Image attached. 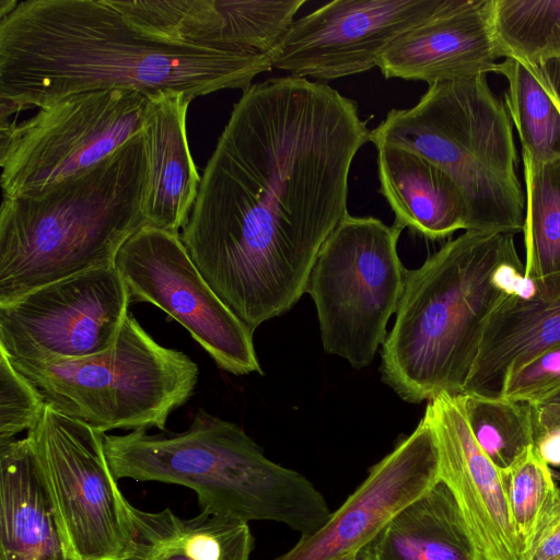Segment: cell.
I'll return each mask as SVG.
<instances>
[{"label":"cell","instance_id":"d4e9b609","mask_svg":"<svg viewBox=\"0 0 560 560\" xmlns=\"http://www.w3.org/2000/svg\"><path fill=\"white\" fill-rule=\"evenodd\" d=\"M490 19L500 58L530 67L560 58V0H491Z\"/></svg>","mask_w":560,"mask_h":560},{"label":"cell","instance_id":"6da1fadb","mask_svg":"<svg viewBox=\"0 0 560 560\" xmlns=\"http://www.w3.org/2000/svg\"><path fill=\"white\" fill-rule=\"evenodd\" d=\"M370 131L355 101L291 74L252 84L234 104L180 238L252 330L306 293L322 246L349 214V173Z\"/></svg>","mask_w":560,"mask_h":560},{"label":"cell","instance_id":"ac0fdd59","mask_svg":"<svg viewBox=\"0 0 560 560\" xmlns=\"http://www.w3.org/2000/svg\"><path fill=\"white\" fill-rule=\"evenodd\" d=\"M191 101L179 92L148 97L142 130L147 155L142 211L148 224L175 233L188 222L201 183L186 132Z\"/></svg>","mask_w":560,"mask_h":560},{"label":"cell","instance_id":"83f0119b","mask_svg":"<svg viewBox=\"0 0 560 560\" xmlns=\"http://www.w3.org/2000/svg\"><path fill=\"white\" fill-rule=\"evenodd\" d=\"M504 470L513 525L525 560L559 498L560 488L551 467L535 446L528 447Z\"/></svg>","mask_w":560,"mask_h":560},{"label":"cell","instance_id":"8fae6325","mask_svg":"<svg viewBox=\"0 0 560 560\" xmlns=\"http://www.w3.org/2000/svg\"><path fill=\"white\" fill-rule=\"evenodd\" d=\"M115 267L131 301L151 303L177 320L221 370L262 374L254 330L210 288L179 233L145 224L121 246Z\"/></svg>","mask_w":560,"mask_h":560},{"label":"cell","instance_id":"4316f807","mask_svg":"<svg viewBox=\"0 0 560 560\" xmlns=\"http://www.w3.org/2000/svg\"><path fill=\"white\" fill-rule=\"evenodd\" d=\"M458 396L476 441L499 468L506 469L534 446L530 402L474 394Z\"/></svg>","mask_w":560,"mask_h":560},{"label":"cell","instance_id":"836d02e7","mask_svg":"<svg viewBox=\"0 0 560 560\" xmlns=\"http://www.w3.org/2000/svg\"><path fill=\"white\" fill-rule=\"evenodd\" d=\"M534 446L549 466H560V429H551L535 438Z\"/></svg>","mask_w":560,"mask_h":560},{"label":"cell","instance_id":"4dcf8cb0","mask_svg":"<svg viewBox=\"0 0 560 560\" xmlns=\"http://www.w3.org/2000/svg\"><path fill=\"white\" fill-rule=\"evenodd\" d=\"M558 389H560V343L511 373L505 381L501 397L536 402Z\"/></svg>","mask_w":560,"mask_h":560},{"label":"cell","instance_id":"5bb4252c","mask_svg":"<svg viewBox=\"0 0 560 560\" xmlns=\"http://www.w3.org/2000/svg\"><path fill=\"white\" fill-rule=\"evenodd\" d=\"M439 479L435 436L427 413L413 432L373 465L326 524L272 560H332L370 544Z\"/></svg>","mask_w":560,"mask_h":560},{"label":"cell","instance_id":"277c9868","mask_svg":"<svg viewBox=\"0 0 560 560\" xmlns=\"http://www.w3.org/2000/svg\"><path fill=\"white\" fill-rule=\"evenodd\" d=\"M143 132L94 167L39 191L2 198L0 305L50 282L115 266L148 224Z\"/></svg>","mask_w":560,"mask_h":560},{"label":"cell","instance_id":"d590c367","mask_svg":"<svg viewBox=\"0 0 560 560\" xmlns=\"http://www.w3.org/2000/svg\"><path fill=\"white\" fill-rule=\"evenodd\" d=\"M332 560H373L371 545L368 544L359 550L348 552Z\"/></svg>","mask_w":560,"mask_h":560},{"label":"cell","instance_id":"30bf717a","mask_svg":"<svg viewBox=\"0 0 560 560\" xmlns=\"http://www.w3.org/2000/svg\"><path fill=\"white\" fill-rule=\"evenodd\" d=\"M148 97L136 90L91 91L0 122L2 198L39 191L85 172L142 132Z\"/></svg>","mask_w":560,"mask_h":560},{"label":"cell","instance_id":"f1b7e54d","mask_svg":"<svg viewBox=\"0 0 560 560\" xmlns=\"http://www.w3.org/2000/svg\"><path fill=\"white\" fill-rule=\"evenodd\" d=\"M306 0H217L224 46L268 55Z\"/></svg>","mask_w":560,"mask_h":560},{"label":"cell","instance_id":"f546056e","mask_svg":"<svg viewBox=\"0 0 560 560\" xmlns=\"http://www.w3.org/2000/svg\"><path fill=\"white\" fill-rule=\"evenodd\" d=\"M45 406L39 390L0 351V443L28 431L39 420Z\"/></svg>","mask_w":560,"mask_h":560},{"label":"cell","instance_id":"cb8c5ba5","mask_svg":"<svg viewBox=\"0 0 560 560\" xmlns=\"http://www.w3.org/2000/svg\"><path fill=\"white\" fill-rule=\"evenodd\" d=\"M522 158L526 187L525 277L541 281L560 276V159L534 163Z\"/></svg>","mask_w":560,"mask_h":560},{"label":"cell","instance_id":"7a4b0ae2","mask_svg":"<svg viewBox=\"0 0 560 560\" xmlns=\"http://www.w3.org/2000/svg\"><path fill=\"white\" fill-rule=\"evenodd\" d=\"M271 68L268 55L149 37L106 0H24L0 19V98L19 112L114 89L194 100Z\"/></svg>","mask_w":560,"mask_h":560},{"label":"cell","instance_id":"e575fe53","mask_svg":"<svg viewBox=\"0 0 560 560\" xmlns=\"http://www.w3.org/2000/svg\"><path fill=\"white\" fill-rule=\"evenodd\" d=\"M530 68L544 82L560 109V58L551 59L541 66Z\"/></svg>","mask_w":560,"mask_h":560},{"label":"cell","instance_id":"603a6c76","mask_svg":"<svg viewBox=\"0 0 560 560\" xmlns=\"http://www.w3.org/2000/svg\"><path fill=\"white\" fill-rule=\"evenodd\" d=\"M495 73L508 81L504 105L516 128L522 155L534 163L560 159V110L540 78L513 58L498 62Z\"/></svg>","mask_w":560,"mask_h":560},{"label":"cell","instance_id":"9a60e30c","mask_svg":"<svg viewBox=\"0 0 560 560\" xmlns=\"http://www.w3.org/2000/svg\"><path fill=\"white\" fill-rule=\"evenodd\" d=\"M439 479L453 494L475 552V560H523L513 525L505 470L476 441L458 395L440 393L428 400Z\"/></svg>","mask_w":560,"mask_h":560},{"label":"cell","instance_id":"44dd1931","mask_svg":"<svg viewBox=\"0 0 560 560\" xmlns=\"http://www.w3.org/2000/svg\"><path fill=\"white\" fill-rule=\"evenodd\" d=\"M127 511L128 560H250L255 540L245 521L207 512L184 518L170 508L149 512L129 501Z\"/></svg>","mask_w":560,"mask_h":560},{"label":"cell","instance_id":"d6a6232c","mask_svg":"<svg viewBox=\"0 0 560 560\" xmlns=\"http://www.w3.org/2000/svg\"><path fill=\"white\" fill-rule=\"evenodd\" d=\"M530 404L535 438L544 431L560 429V389L542 400Z\"/></svg>","mask_w":560,"mask_h":560},{"label":"cell","instance_id":"3957f363","mask_svg":"<svg viewBox=\"0 0 560 560\" xmlns=\"http://www.w3.org/2000/svg\"><path fill=\"white\" fill-rule=\"evenodd\" d=\"M525 280L512 233L465 231L446 242L407 272L382 348L383 382L411 404L462 394L488 318Z\"/></svg>","mask_w":560,"mask_h":560},{"label":"cell","instance_id":"8d00e7d4","mask_svg":"<svg viewBox=\"0 0 560 560\" xmlns=\"http://www.w3.org/2000/svg\"><path fill=\"white\" fill-rule=\"evenodd\" d=\"M18 4L16 0H0V19L11 13Z\"/></svg>","mask_w":560,"mask_h":560},{"label":"cell","instance_id":"4fadbf2b","mask_svg":"<svg viewBox=\"0 0 560 560\" xmlns=\"http://www.w3.org/2000/svg\"><path fill=\"white\" fill-rule=\"evenodd\" d=\"M447 0H335L294 20L271 52L272 68L335 80L378 67L386 47Z\"/></svg>","mask_w":560,"mask_h":560},{"label":"cell","instance_id":"7402d4cb","mask_svg":"<svg viewBox=\"0 0 560 560\" xmlns=\"http://www.w3.org/2000/svg\"><path fill=\"white\" fill-rule=\"evenodd\" d=\"M373 560H475L460 510L439 481L370 542Z\"/></svg>","mask_w":560,"mask_h":560},{"label":"cell","instance_id":"1f68e13d","mask_svg":"<svg viewBox=\"0 0 560 560\" xmlns=\"http://www.w3.org/2000/svg\"><path fill=\"white\" fill-rule=\"evenodd\" d=\"M525 560H560V494Z\"/></svg>","mask_w":560,"mask_h":560},{"label":"cell","instance_id":"9c48e42d","mask_svg":"<svg viewBox=\"0 0 560 560\" xmlns=\"http://www.w3.org/2000/svg\"><path fill=\"white\" fill-rule=\"evenodd\" d=\"M104 434L46 404L27 431L68 560H128V500L109 467Z\"/></svg>","mask_w":560,"mask_h":560},{"label":"cell","instance_id":"8992f818","mask_svg":"<svg viewBox=\"0 0 560 560\" xmlns=\"http://www.w3.org/2000/svg\"><path fill=\"white\" fill-rule=\"evenodd\" d=\"M512 125L487 74H478L429 85L412 107L389 110L370 141L417 153L445 172L465 198L467 231L515 235L525 197Z\"/></svg>","mask_w":560,"mask_h":560},{"label":"cell","instance_id":"484cf974","mask_svg":"<svg viewBox=\"0 0 560 560\" xmlns=\"http://www.w3.org/2000/svg\"><path fill=\"white\" fill-rule=\"evenodd\" d=\"M138 32L165 42L220 46L217 0H106Z\"/></svg>","mask_w":560,"mask_h":560},{"label":"cell","instance_id":"2e32d148","mask_svg":"<svg viewBox=\"0 0 560 560\" xmlns=\"http://www.w3.org/2000/svg\"><path fill=\"white\" fill-rule=\"evenodd\" d=\"M491 0H447L430 19L406 31L383 51L386 79L428 85L487 74L500 58L491 27Z\"/></svg>","mask_w":560,"mask_h":560},{"label":"cell","instance_id":"5b68a950","mask_svg":"<svg viewBox=\"0 0 560 560\" xmlns=\"http://www.w3.org/2000/svg\"><path fill=\"white\" fill-rule=\"evenodd\" d=\"M114 477L179 485L197 494L200 512L245 521H269L308 536L331 511L301 472L281 466L237 424L199 408L180 433L139 429L104 434Z\"/></svg>","mask_w":560,"mask_h":560},{"label":"cell","instance_id":"d6986e66","mask_svg":"<svg viewBox=\"0 0 560 560\" xmlns=\"http://www.w3.org/2000/svg\"><path fill=\"white\" fill-rule=\"evenodd\" d=\"M380 191L400 226L430 240L468 229L465 198L440 167L411 151L377 145Z\"/></svg>","mask_w":560,"mask_h":560},{"label":"cell","instance_id":"ba28073f","mask_svg":"<svg viewBox=\"0 0 560 560\" xmlns=\"http://www.w3.org/2000/svg\"><path fill=\"white\" fill-rule=\"evenodd\" d=\"M402 230L396 222L388 226L374 217L348 214L311 271L306 293L316 306L323 347L354 369L374 360L402 295L408 272L397 253Z\"/></svg>","mask_w":560,"mask_h":560},{"label":"cell","instance_id":"7c38bea8","mask_svg":"<svg viewBox=\"0 0 560 560\" xmlns=\"http://www.w3.org/2000/svg\"><path fill=\"white\" fill-rule=\"evenodd\" d=\"M130 302L115 266L42 285L0 305V351L32 362L101 353L117 339Z\"/></svg>","mask_w":560,"mask_h":560},{"label":"cell","instance_id":"52a82bcc","mask_svg":"<svg viewBox=\"0 0 560 560\" xmlns=\"http://www.w3.org/2000/svg\"><path fill=\"white\" fill-rule=\"evenodd\" d=\"M8 359L52 409L102 433L163 431L198 380L189 357L158 343L130 314L115 342L101 353L54 362Z\"/></svg>","mask_w":560,"mask_h":560},{"label":"cell","instance_id":"ffe728a7","mask_svg":"<svg viewBox=\"0 0 560 560\" xmlns=\"http://www.w3.org/2000/svg\"><path fill=\"white\" fill-rule=\"evenodd\" d=\"M0 560H68L26 436L0 443Z\"/></svg>","mask_w":560,"mask_h":560},{"label":"cell","instance_id":"e0dca14e","mask_svg":"<svg viewBox=\"0 0 560 560\" xmlns=\"http://www.w3.org/2000/svg\"><path fill=\"white\" fill-rule=\"evenodd\" d=\"M534 281L532 294H510L491 313L462 394L500 398L511 373L560 343V276Z\"/></svg>","mask_w":560,"mask_h":560}]
</instances>
